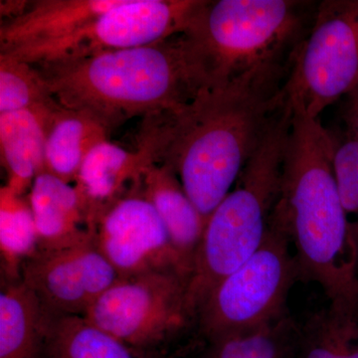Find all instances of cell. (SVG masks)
<instances>
[{
    "mask_svg": "<svg viewBox=\"0 0 358 358\" xmlns=\"http://www.w3.org/2000/svg\"><path fill=\"white\" fill-rule=\"evenodd\" d=\"M358 83V0H327L294 51L286 89L310 117L345 98Z\"/></svg>",
    "mask_w": 358,
    "mask_h": 358,
    "instance_id": "cell-8",
    "label": "cell"
},
{
    "mask_svg": "<svg viewBox=\"0 0 358 358\" xmlns=\"http://www.w3.org/2000/svg\"><path fill=\"white\" fill-rule=\"evenodd\" d=\"M292 115L289 98L235 187L207 220L188 282V306L195 322L212 289L246 262L265 239L281 192Z\"/></svg>",
    "mask_w": 358,
    "mask_h": 358,
    "instance_id": "cell-4",
    "label": "cell"
},
{
    "mask_svg": "<svg viewBox=\"0 0 358 358\" xmlns=\"http://www.w3.org/2000/svg\"><path fill=\"white\" fill-rule=\"evenodd\" d=\"M289 100L293 115L274 216L288 233L300 282L319 285L329 303L358 307L355 243L334 173L336 141Z\"/></svg>",
    "mask_w": 358,
    "mask_h": 358,
    "instance_id": "cell-2",
    "label": "cell"
},
{
    "mask_svg": "<svg viewBox=\"0 0 358 358\" xmlns=\"http://www.w3.org/2000/svg\"><path fill=\"white\" fill-rule=\"evenodd\" d=\"M300 282L288 233L273 213L258 250L219 282L196 315L200 331L209 341L257 329L289 313V291Z\"/></svg>",
    "mask_w": 358,
    "mask_h": 358,
    "instance_id": "cell-6",
    "label": "cell"
},
{
    "mask_svg": "<svg viewBox=\"0 0 358 358\" xmlns=\"http://www.w3.org/2000/svg\"><path fill=\"white\" fill-rule=\"evenodd\" d=\"M150 162H155L150 150L140 143L136 150H128L105 141L89 152L75 186L95 224L115 200L138 187L143 169Z\"/></svg>",
    "mask_w": 358,
    "mask_h": 358,
    "instance_id": "cell-13",
    "label": "cell"
},
{
    "mask_svg": "<svg viewBox=\"0 0 358 358\" xmlns=\"http://www.w3.org/2000/svg\"><path fill=\"white\" fill-rule=\"evenodd\" d=\"M30 1L23 0H9V1H1L0 4V14L4 21L14 20L18 16L22 15L26 9L29 6Z\"/></svg>",
    "mask_w": 358,
    "mask_h": 358,
    "instance_id": "cell-26",
    "label": "cell"
},
{
    "mask_svg": "<svg viewBox=\"0 0 358 358\" xmlns=\"http://www.w3.org/2000/svg\"><path fill=\"white\" fill-rule=\"evenodd\" d=\"M121 275L95 238L54 251H38L21 270V280L56 315H84Z\"/></svg>",
    "mask_w": 358,
    "mask_h": 358,
    "instance_id": "cell-11",
    "label": "cell"
},
{
    "mask_svg": "<svg viewBox=\"0 0 358 358\" xmlns=\"http://www.w3.org/2000/svg\"><path fill=\"white\" fill-rule=\"evenodd\" d=\"M96 243L121 277L176 271L189 279L164 222L138 187L99 216Z\"/></svg>",
    "mask_w": 358,
    "mask_h": 358,
    "instance_id": "cell-10",
    "label": "cell"
},
{
    "mask_svg": "<svg viewBox=\"0 0 358 358\" xmlns=\"http://www.w3.org/2000/svg\"><path fill=\"white\" fill-rule=\"evenodd\" d=\"M45 346L50 358H145V352L122 343L84 315L48 313Z\"/></svg>",
    "mask_w": 358,
    "mask_h": 358,
    "instance_id": "cell-19",
    "label": "cell"
},
{
    "mask_svg": "<svg viewBox=\"0 0 358 358\" xmlns=\"http://www.w3.org/2000/svg\"><path fill=\"white\" fill-rule=\"evenodd\" d=\"M307 6L291 0H204L183 33L203 88L291 61L308 33Z\"/></svg>",
    "mask_w": 358,
    "mask_h": 358,
    "instance_id": "cell-5",
    "label": "cell"
},
{
    "mask_svg": "<svg viewBox=\"0 0 358 358\" xmlns=\"http://www.w3.org/2000/svg\"><path fill=\"white\" fill-rule=\"evenodd\" d=\"M350 231H352V237L353 243H355V259H357V271L358 275V220L350 221Z\"/></svg>",
    "mask_w": 358,
    "mask_h": 358,
    "instance_id": "cell-27",
    "label": "cell"
},
{
    "mask_svg": "<svg viewBox=\"0 0 358 358\" xmlns=\"http://www.w3.org/2000/svg\"><path fill=\"white\" fill-rule=\"evenodd\" d=\"M50 108L0 114V155L7 173L6 185L17 194L27 195L36 176L46 171L43 120Z\"/></svg>",
    "mask_w": 358,
    "mask_h": 358,
    "instance_id": "cell-17",
    "label": "cell"
},
{
    "mask_svg": "<svg viewBox=\"0 0 358 358\" xmlns=\"http://www.w3.org/2000/svg\"><path fill=\"white\" fill-rule=\"evenodd\" d=\"M121 0H37L22 15L0 27V52L64 36Z\"/></svg>",
    "mask_w": 358,
    "mask_h": 358,
    "instance_id": "cell-15",
    "label": "cell"
},
{
    "mask_svg": "<svg viewBox=\"0 0 358 358\" xmlns=\"http://www.w3.org/2000/svg\"><path fill=\"white\" fill-rule=\"evenodd\" d=\"M334 178L343 208L348 214H358V140L346 136L336 141L333 155Z\"/></svg>",
    "mask_w": 358,
    "mask_h": 358,
    "instance_id": "cell-24",
    "label": "cell"
},
{
    "mask_svg": "<svg viewBox=\"0 0 358 358\" xmlns=\"http://www.w3.org/2000/svg\"><path fill=\"white\" fill-rule=\"evenodd\" d=\"M299 329L289 313L265 326L212 339L207 358H294Z\"/></svg>",
    "mask_w": 358,
    "mask_h": 358,
    "instance_id": "cell-21",
    "label": "cell"
},
{
    "mask_svg": "<svg viewBox=\"0 0 358 358\" xmlns=\"http://www.w3.org/2000/svg\"><path fill=\"white\" fill-rule=\"evenodd\" d=\"M345 99L343 117L348 126V136L358 140V83Z\"/></svg>",
    "mask_w": 358,
    "mask_h": 358,
    "instance_id": "cell-25",
    "label": "cell"
},
{
    "mask_svg": "<svg viewBox=\"0 0 358 358\" xmlns=\"http://www.w3.org/2000/svg\"><path fill=\"white\" fill-rule=\"evenodd\" d=\"M204 0H121L59 38L0 53L36 65L148 46L187 31Z\"/></svg>",
    "mask_w": 358,
    "mask_h": 358,
    "instance_id": "cell-7",
    "label": "cell"
},
{
    "mask_svg": "<svg viewBox=\"0 0 358 358\" xmlns=\"http://www.w3.org/2000/svg\"><path fill=\"white\" fill-rule=\"evenodd\" d=\"M27 197L39 251L68 248L95 238L96 224L76 186L43 171L33 181Z\"/></svg>",
    "mask_w": 358,
    "mask_h": 358,
    "instance_id": "cell-12",
    "label": "cell"
},
{
    "mask_svg": "<svg viewBox=\"0 0 358 358\" xmlns=\"http://www.w3.org/2000/svg\"><path fill=\"white\" fill-rule=\"evenodd\" d=\"M46 171L68 183L75 182L89 152L108 141L110 131L86 113L56 103L44 115Z\"/></svg>",
    "mask_w": 358,
    "mask_h": 358,
    "instance_id": "cell-16",
    "label": "cell"
},
{
    "mask_svg": "<svg viewBox=\"0 0 358 358\" xmlns=\"http://www.w3.org/2000/svg\"><path fill=\"white\" fill-rule=\"evenodd\" d=\"M188 282L176 271L120 277L84 317L131 348L147 352L195 322L188 306Z\"/></svg>",
    "mask_w": 358,
    "mask_h": 358,
    "instance_id": "cell-9",
    "label": "cell"
},
{
    "mask_svg": "<svg viewBox=\"0 0 358 358\" xmlns=\"http://www.w3.org/2000/svg\"><path fill=\"white\" fill-rule=\"evenodd\" d=\"M138 189L155 207L192 277L206 220L185 192L178 174L167 164H148L141 173Z\"/></svg>",
    "mask_w": 358,
    "mask_h": 358,
    "instance_id": "cell-14",
    "label": "cell"
},
{
    "mask_svg": "<svg viewBox=\"0 0 358 358\" xmlns=\"http://www.w3.org/2000/svg\"><path fill=\"white\" fill-rule=\"evenodd\" d=\"M291 61L262 66L221 88H203L178 114L145 117L140 138L178 174L205 220L232 190L288 101Z\"/></svg>",
    "mask_w": 358,
    "mask_h": 358,
    "instance_id": "cell-1",
    "label": "cell"
},
{
    "mask_svg": "<svg viewBox=\"0 0 358 358\" xmlns=\"http://www.w3.org/2000/svg\"><path fill=\"white\" fill-rule=\"evenodd\" d=\"M294 358H358V308L329 303L301 322Z\"/></svg>",
    "mask_w": 358,
    "mask_h": 358,
    "instance_id": "cell-20",
    "label": "cell"
},
{
    "mask_svg": "<svg viewBox=\"0 0 358 358\" xmlns=\"http://www.w3.org/2000/svg\"><path fill=\"white\" fill-rule=\"evenodd\" d=\"M0 250L10 280L21 279L23 265L39 251L38 235L27 195L0 188Z\"/></svg>",
    "mask_w": 358,
    "mask_h": 358,
    "instance_id": "cell-22",
    "label": "cell"
},
{
    "mask_svg": "<svg viewBox=\"0 0 358 358\" xmlns=\"http://www.w3.org/2000/svg\"><path fill=\"white\" fill-rule=\"evenodd\" d=\"M48 312L21 279L0 293V358H39L45 345Z\"/></svg>",
    "mask_w": 358,
    "mask_h": 358,
    "instance_id": "cell-18",
    "label": "cell"
},
{
    "mask_svg": "<svg viewBox=\"0 0 358 358\" xmlns=\"http://www.w3.org/2000/svg\"><path fill=\"white\" fill-rule=\"evenodd\" d=\"M55 103L32 65L0 53V114L48 109Z\"/></svg>",
    "mask_w": 358,
    "mask_h": 358,
    "instance_id": "cell-23",
    "label": "cell"
},
{
    "mask_svg": "<svg viewBox=\"0 0 358 358\" xmlns=\"http://www.w3.org/2000/svg\"><path fill=\"white\" fill-rule=\"evenodd\" d=\"M32 66L59 105L92 115L109 131L136 115L178 114L203 89L183 34Z\"/></svg>",
    "mask_w": 358,
    "mask_h": 358,
    "instance_id": "cell-3",
    "label": "cell"
}]
</instances>
